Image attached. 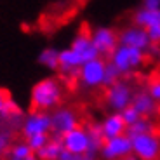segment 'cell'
<instances>
[{
    "label": "cell",
    "mask_w": 160,
    "mask_h": 160,
    "mask_svg": "<svg viewBox=\"0 0 160 160\" xmlns=\"http://www.w3.org/2000/svg\"><path fill=\"white\" fill-rule=\"evenodd\" d=\"M63 150L64 148H63V141H61V138L51 136L49 143L45 144L40 152H37L35 155L38 157L40 160H58V158H59V155L63 153Z\"/></svg>",
    "instance_id": "cell-17"
},
{
    "label": "cell",
    "mask_w": 160,
    "mask_h": 160,
    "mask_svg": "<svg viewBox=\"0 0 160 160\" xmlns=\"http://www.w3.org/2000/svg\"><path fill=\"white\" fill-rule=\"evenodd\" d=\"M104 70H106V61L103 58H96V59L84 63L78 70L80 84L89 89L101 87L104 80Z\"/></svg>",
    "instance_id": "cell-6"
},
{
    "label": "cell",
    "mask_w": 160,
    "mask_h": 160,
    "mask_svg": "<svg viewBox=\"0 0 160 160\" xmlns=\"http://www.w3.org/2000/svg\"><path fill=\"white\" fill-rule=\"evenodd\" d=\"M144 59H146V52L134 47H125L120 44L108 58V61L118 70L120 75H129V73L136 72L144 64Z\"/></svg>",
    "instance_id": "cell-2"
},
{
    "label": "cell",
    "mask_w": 160,
    "mask_h": 160,
    "mask_svg": "<svg viewBox=\"0 0 160 160\" xmlns=\"http://www.w3.org/2000/svg\"><path fill=\"white\" fill-rule=\"evenodd\" d=\"M132 98H134V91H132V85L129 84L127 80L120 78L118 82H115L113 85H110L106 89V106L112 110L113 113H120L124 108H127L129 104L132 103Z\"/></svg>",
    "instance_id": "cell-3"
},
{
    "label": "cell",
    "mask_w": 160,
    "mask_h": 160,
    "mask_svg": "<svg viewBox=\"0 0 160 160\" xmlns=\"http://www.w3.org/2000/svg\"><path fill=\"white\" fill-rule=\"evenodd\" d=\"M38 63L49 70H58L59 68V51L52 47L44 49L38 56Z\"/></svg>",
    "instance_id": "cell-20"
},
{
    "label": "cell",
    "mask_w": 160,
    "mask_h": 160,
    "mask_svg": "<svg viewBox=\"0 0 160 160\" xmlns=\"http://www.w3.org/2000/svg\"><path fill=\"white\" fill-rule=\"evenodd\" d=\"M124 160H139V158H138V157H134V155H129V157H125Z\"/></svg>",
    "instance_id": "cell-31"
},
{
    "label": "cell",
    "mask_w": 160,
    "mask_h": 160,
    "mask_svg": "<svg viewBox=\"0 0 160 160\" xmlns=\"http://www.w3.org/2000/svg\"><path fill=\"white\" fill-rule=\"evenodd\" d=\"M148 94L152 96V99L155 101L157 104H160V80H155V82H152V84L148 85Z\"/></svg>",
    "instance_id": "cell-26"
},
{
    "label": "cell",
    "mask_w": 160,
    "mask_h": 160,
    "mask_svg": "<svg viewBox=\"0 0 160 160\" xmlns=\"http://www.w3.org/2000/svg\"><path fill=\"white\" fill-rule=\"evenodd\" d=\"M21 134L24 139L35 134H51V113L32 110L21 122Z\"/></svg>",
    "instance_id": "cell-7"
},
{
    "label": "cell",
    "mask_w": 160,
    "mask_h": 160,
    "mask_svg": "<svg viewBox=\"0 0 160 160\" xmlns=\"http://www.w3.org/2000/svg\"><path fill=\"white\" fill-rule=\"evenodd\" d=\"M120 72L118 70L115 68V66H113L112 63H110V61H106V70H104V80H103V87H106L108 89L110 85H113L115 84V82H118L120 80Z\"/></svg>",
    "instance_id": "cell-22"
},
{
    "label": "cell",
    "mask_w": 160,
    "mask_h": 160,
    "mask_svg": "<svg viewBox=\"0 0 160 160\" xmlns=\"http://www.w3.org/2000/svg\"><path fill=\"white\" fill-rule=\"evenodd\" d=\"M91 40L96 47L99 58H110L112 52L118 47V33L112 28L101 26L91 33Z\"/></svg>",
    "instance_id": "cell-8"
},
{
    "label": "cell",
    "mask_w": 160,
    "mask_h": 160,
    "mask_svg": "<svg viewBox=\"0 0 160 160\" xmlns=\"http://www.w3.org/2000/svg\"><path fill=\"white\" fill-rule=\"evenodd\" d=\"M78 125L80 122L75 110L66 108V106H58L56 110L51 112V136L63 138L64 134H68Z\"/></svg>",
    "instance_id": "cell-5"
},
{
    "label": "cell",
    "mask_w": 160,
    "mask_h": 160,
    "mask_svg": "<svg viewBox=\"0 0 160 160\" xmlns=\"http://www.w3.org/2000/svg\"><path fill=\"white\" fill-rule=\"evenodd\" d=\"M9 99H11L9 92L4 91V89H0V117H2V113L5 112V106H7Z\"/></svg>",
    "instance_id": "cell-28"
},
{
    "label": "cell",
    "mask_w": 160,
    "mask_h": 160,
    "mask_svg": "<svg viewBox=\"0 0 160 160\" xmlns=\"http://www.w3.org/2000/svg\"><path fill=\"white\" fill-rule=\"evenodd\" d=\"M32 155H35V153L32 152L28 143L23 139V141H18V143H12V146L5 153V160H26Z\"/></svg>",
    "instance_id": "cell-18"
},
{
    "label": "cell",
    "mask_w": 160,
    "mask_h": 160,
    "mask_svg": "<svg viewBox=\"0 0 160 160\" xmlns=\"http://www.w3.org/2000/svg\"><path fill=\"white\" fill-rule=\"evenodd\" d=\"M134 24L139 26V28H143V30H148L152 26L160 24V9L158 11H152V9L141 7L134 14Z\"/></svg>",
    "instance_id": "cell-15"
},
{
    "label": "cell",
    "mask_w": 160,
    "mask_h": 160,
    "mask_svg": "<svg viewBox=\"0 0 160 160\" xmlns=\"http://www.w3.org/2000/svg\"><path fill=\"white\" fill-rule=\"evenodd\" d=\"M85 129H87V134H89V155L96 157L101 152V148H103L104 141H106L103 136V131H101V125L89 124Z\"/></svg>",
    "instance_id": "cell-16"
},
{
    "label": "cell",
    "mask_w": 160,
    "mask_h": 160,
    "mask_svg": "<svg viewBox=\"0 0 160 160\" xmlns=\"http://www.w3.org/2000/svg\"><path fill=\"white\" fill-rule=\"evenodd\" d=\"M132 155L139 160H158L160 158V136L157 132H146L131 138Z\"/></svg>",
    "instance_id": "cell-4"
},
{
    "label": "cell",
    "mask_w": 160,
    "mask_h": 160,
    "mask_svg": "<svg viewBox=\"0 0 160 160\" xmlns=\"http://www.w3.org/2000/svg\"><path fill=\"white\" fill-rule=\"evenodd\" d=\"M146 33H148V38H150L152 44H160V24L148 28V30H146Z\"/></svg>",
    "instance_id": "cell-27"
},
{
    "label": "cell",
    "mask_w": 160,
    "mask_h": 160,
    "mask_svg": "<svg viewBox=\"0 0 160 160\" xmlns=\"http://www.w3.org/2000/svg\"><path fill=\"white\" fill-rule=\"evenodd\" d=\"M12 146V131L7 127L0 129V155H5Z\"/></svg>",
    "instance_id": "cell-23"
},
{
    "label": "cell",
    "mask_w": 160,
    "mask_h": 160,
    "mask_svg": "<svg viewBox=\"0 0 160 160\" xmlns=\"http://www.w3.org/2000/svg\"><path fill=\"white\" fill-rule=\"evenodd\" d=\"M148 52L152 54V56L158 58L160 56V45L158 44H152V45H150V49H148Z\"/></svg>",
    "instance_id": "cell-30"
},
{
    "label": "cell",
    "mask_w": 160,
    "mask_h": 160,
    "mask_svg": "<svg viewBox=\"0 0 160 160\" xmlns=\"http://www.w3.org/2000/svg\"><path fill=\"white\" fill-rule=\"evenodd\" d=\"M99 155L103 160H124L125 157L132 155L131 138L127 134H124V136L106 139L99 152Z\"/></svg>",
    "instance_id": "cell-9"
},
{
    "label": "cell",
    "mask_w": 160,
    "mask_h": 160,
    "mask_svg": "<svg viewBox=\"0 0 160 160\" xmlns=\"http://www.w3.org/2000/svg\"><path fill=\"white\" fill-rule=\"evenodd\" d=\"M58 160H96V157L89 155V153H85V155H73V153L63 150V153L59 155V158H58Z\"/></svg>",
    "instance_id": "cell-25"
},
{
    "label": "cell",
    "mask_w": 160,
    "mask_h": 160,
    "mask_svg": "<svg viewBox=\"0 0 160 160\" xmlns=\"http://www.w3.org/2000/svg\"><path fill=\"white\" fill-rule=\"evenodd\" d=\"M157 131H158V132H157V134H158V136H160V127H158V129H157Z\"/></svg>",
    "instance_id": "cell-33"
},
{
    "label": "cell",
    "mask_w": 160,
    "mask_h": 160,
    "mask_svg": "<svg viewBox=\"0 0 160 160\" xmlns=\"http://www.w3.org/2000/svg\"><path fill=\"white\" fill-rule=\"evenodd\" d=\"M146 132H155V124L152 122V118L141 117L136 124L129 125L125 134H127L129 138H134V136H139V134H146Z\"/></svg>",
    "instance_id": "cell-19"
},
{
    "label": "cell",
    "mask_w": 160,
    "mask_h": 160,
    "mask_svg": "<svg viewBox=\"0 0 160 160\" xmlns=\"http://www.w3.org/2000/svg\"><path fill=\"white\" fill-rule=\"evenodd\" d=\"M0 160H2V155H0Z\"/></svg>",
    "instance_id": "cell-34"
},
{
    "label": "cell",
    "mask_w": 160,
    "mask_h": 160,
    "mask_svg": "<svg viewBox=\"0 0 160 160\" xmlns=\"http://www.w3.org/2000/svg\"><path fill=\"white\" fill-rule=\"evenodd\" d=\"M49 139H51V134H35V136L28 138V139H24V141L28 143V146L32 148V152L37 153L49 143Z\"/></svg>",
    "instance_id": "cell-21"
},
{
    "label": "cell",
    "mask_w": 160,
    "mask_h": 160,
    "mask_svg": "<svg viewBox=\"0 0 160 160\" xmlns=\"http://www.w3.org/2000/svg\"><path fill=\"white\" fill-rule=\"evenodd\" d=\"M26 160H40V158H38V157H37V155H32V157H30V158H26Z\"/></svg>",
    "instance_id": "cell-32"
},
{
    "label": "cell",
    "mask_w": 160,
    "mask_h": 160,
    "mask_svg": "<svg viewBox=\"0 0 160 160\" xmlns=\"http://www.w3.org/2000/svg\"><path fill=\"white\" fill-rule=\"evenodd\" d=\"M63 99V89H61L59 80L56 78H44L37 82L30 94V103H32L33 112H52L59 106Z\"/></svg>",
    "instance_id": "cell-1"
},
{
    "label": "cell",
    "mask_w": 160,
    "mask_h": 160,
    "mask_svg": "<svg viewBox=\"0 0 160 160\" xmlns=\"http://www.w3.org/2000/svg\"><path fill=\"white\" fill-rule=\"evenodd\" d=\"M118 44L120 45H125V47H134V49H139V51L146 52L152 45L148 38V33L146 30L139 28V26H127L124 28L122 32L118 33Z\"/></svg>",
    "instance_id": "cell-10"
},
{
    "label": "cell",
    "mask_w": 160,
    "mask_h": 160,
    "mask_svg": "<svg viewBox=\"0 0 160 160\" xmlns=\"http://www.w3.org/2000/svg\"><path fill=\"white\" fill-rule=\"evenodd\" d=\"M70 49H73V51H75L80 58H82V61H84V63L99 58V54H98L96 47H94V44H92V40H91V35H87V33H84V32L78 33V35L73 38Z\"/></svg>",
    "instance_id": "cell-12"
},
{
    "label": "cell",
    "mask_w": 160,
    "mask_h": 160,
    "mask_svg": "<svg viewBox=\"0 0 160 160\" xmlns=\"http://www.w3.org/2000/svg\"><path fill=\"white\" fill-rule=\"evenodd\" d=\"M144 9H152V11H158L160 9V0H143Z\"/></svg>",
    "instance_id": "cell-29"
},
{
    "label": "cell",
    "mask_w": 160,
    "mask_h": 160,
    "mask_svg": "<svg viewBox=\"0 0 160 160\" xmlns=\"http://www.w3.org/2000/svg\"><path fill=\"white\" fill-rule=\"evenodd\" d=\"M158 160H160V158H158Z\"/></svg>",
    "instance_id": "cell-35"
},
{
    "label": "cell",
    "mask_w": 160,
    "mask_h": 160,
    "mask_svg": "<svg viewBox=\"0 0 160 160\" xmlns=\"http://www.w3.org/2000/svg\"><path fill=\"white\" fill-rule=\"evenodd\" d=\"M61 141H63V148L66 152L73 153V155L89 153V134H87V129L82 127V125L70 131L68 134H64L61 138Z\"/></svg>",
    "instance_id": "cell-11"
},
{
    "label": "cell",
    "mask_w": 160,
    "mask_h": 160,
    "mask_svg": "<svg viewBox=\"0 0 160 160\" xmlns=\"http://www.w3.org/2000/svg\"><path fill=\"white\" fill-rule=\"evenodd\" d=\"M131 104L138 110V112H139L141 117H146V118L157 115V112H158V104L152 99V96L148 94V91H138V92H134V98H132V103Z\"/></svg>",
    "instance_id": "cell-14"
},
{
    "label": "cell",
    "mask_w": 160,
    "mask_h": 160,
    "mask_svg": "<svg viewBox=\"0 0 160 160\" xmlns=\"http://www.w3.org/2000/svg\"><path fill=\"white\" fill-rule=\"evenodd\" d=\"M101 131H103V136L104 139H112V138H118V136H124L125 131H127V125H125L124 118L120 113H110L103 118L101 122Z\"/></svg>",
    "instance_id": "cell-13"
},
{
    "label": "cell",
    "mask_w": 160,
    "mask_h": 160,
    "mask_svg": "<svg viewBox=\"0 0 160 160\" xmlns=\"http://www.w3.org/2000/svg\"><path fill=\"white\" fill-rule=\"evenodd\" d=\"M120 115H122V118H124V122H125V125H132V124H136L138 120L141 118V115H139V112H138L132 104H129L127 108H124L122 112H120Z\"/></svg>",
    "instance_id": "cell-24"
}]
</instances>
